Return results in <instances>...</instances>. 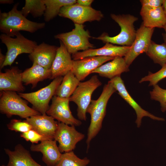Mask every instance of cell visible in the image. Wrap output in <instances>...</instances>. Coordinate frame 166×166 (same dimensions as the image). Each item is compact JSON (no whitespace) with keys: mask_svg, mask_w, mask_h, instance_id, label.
Instances as JSON below:
<instances>
[{"mask_svg":"<svg viewBox=\"0 0 166 166\" xmlns=\"http://www.w3.org/2000/svg\"><path fill=\"white\" fill-rule=\"evenodd\" d=\"M116 91L112 83L109 81L104 85L99 98L96 100H91L87 110V113H89L91 116L86 140L87 151L89 148L90 142L97 135L102 128L108 101L111 96Z\"/></svg>","mask_w":166,"mask_h":166,"instance_id":"obj_1","label":"cell"},{"mask_svg":"<svg viewBox=\"0 0 166 166\" xmlns=\"http://www.w3.org/2000/svg\"><path fill=\"white\" fill-rule=\"evenodd\" d=\"M19 3L15 4L8 12L0 14V30L8 36L13 37L21 31L34 33L43 28L44 22L38 23L31 21L26 18L17 7Z\"/></svg>","mask_w":166,"mask_h":166,"instance_id":"obj_2","label":"cell"},{"mask_svg":"<svg viewBox=\"0 0 166 166\" xmlns=\"http://www.w3.org/2000/svg\"><path fill=\"white\" fill-rule=\"evenodd\" d=\"M110 17L120 27V33L113 37H110L103 33L98 37H93V38L101 40L105 43L131 46L135 40L136 34L134 23L138 20V18L130 14L116 15L112 14Z\"/></svg>","mask_w":166,"mask_h":166,"instance_id":"obj_3","label":"cell"},{"mask_svg":"<svg viewBox=\"0 0 166 166\" xmlns=\"http://www.w3.org/2000/svg\"><path fill=\"white\" fill-rule=\"evenodd\" d=\"M0 111L7 117L17 115L26 119L41 114L28 105L27 101L23 99L15 92L3 91L0 93Z\"/></svg>","mask_w":166,"mask_h":166,"instance_id":"obj_4","label":"cell"},{"mask_svg":"<svg viewBox=\"0 0 166 166\" xmlns=\"http://www.w3.org/2000/svg\"><path fill=\"white\" fill-rule=\"evenodd\" d=\"M101 84L97 76L94 75L87 81L80 82L69 98V101L74 102L77 106V115L80 120H86L87 110L90 103L92 94Z\"/></svg>","mask_w":166,"mask_h":166,"instance_id":"obj_5","label":"cell"},{"mask_svg":"<svg viewBox=\"0 0 166 166\" xmlns=\"http://www.w3.org/2000/svg\"><path fill=\"white\" fill-rule=\"evenodd\" d=\"M75 27L69 32L61 33L54 36L64 44L68 52L73 54L78 51L93 49L94 45L89 42L91 37L89 31L85 30L82 24H74Z\"/></svg>","mask_w":166,"mask_h":166,"instance_id":"obj_6","label":"cell"},{"mask_svg":"<svg viewBox=\"0 0 166 166\" xmlns=\"http://www.w3.org/2000/svg\"><path fill=\"white\" fill-rule=\"evenodd\" d=\"M13 38L4 34L0 36L2 43L5 44L7 50L6 55L5 61L0 69L4 67L11 66L17 56L23 53H31L37 46V43L27 39L20 32Z\"/></svg>","mask_w":166,"mask_h":166,"instance_id":"obj_7","label":"cell"},{"mask_svg":"<svg viewBox=\"0 0 166 166\" xmlns=\"http://www.w3.org/2000/svg\"><path fill=\"white\" fill-rule=\"evenodd\" d=\"M63 78V77H57L47 86L36 91L26 93H18V94L31 103L33 109L42 115L46 114V113L49 107V102L55 95Z\"/></svg>","mask_w":166,"mask_h":166,"instance_id":"obj_8","label":"cell"},{"mask_svg":"<svg viewBox=\"0 0 166 166\" xmlns=\"http://www.w3.org/2000/svg\"><path fill=\"white\" fill-rule=\"evenodd\" d=\"M58 15L70 19L74 24L82 25L87 22L99 21L104 17L101 11L76 3L62 7Z\"/></svg>","mask_w":166,"mask_h":166,"instance_id":"obj_9","label":"cell"},{"mask_svg":"<svg viewBox=\"0 0 166 166\" xmlns=\"http://www.w3.org/2000/svg\"><path fill=\"white\" fill-rule=\"evenodd\" d=\"M75 126L58 122L54 139L58 142L61 153L73 151L77 144L84 138L85 135L77 131Z\"/></svg>","mask_w":166,"mask_h":166,"instance_id":"obj_10","label":"cell"},{"mask_svg":"<svg viewBox=\"0 0 166 166\" xmlns=\"http://www.w3.org/2000/svg\"><path fill=\"white\" fill-rule=\"evenodd\" d=\"M52 103L46 114L53 117L58 122L69 125L79 126L82 124L81 121L75 118L69 108V98L54 95L52 99Z\"/></svg>","mask_w":166,"mask_h":166,"instance_id":"obj_11","label":"cell"},{"mask_svg":"<svg viewBox=\"0 0 166 166\" xmlns=\"http://www.w3.org/2000/svg\"><path fill=\"white\" fill-rule=\"evenodd\" d=\"M154 29L145 26L143 23L136 31L135 40L126 55L124 57L128 66L140 54L146 53L151 41Z\"/></svg>","mask_w":166,"mask_h":166,"instance_id":"obj_12","label":"cell"},{"mask_svg":"<svg viewBox=\"0 0 166 166\" xmlns=\"http://www.w3.org/2000/svg\"><path fill=\"white\" fill-rule=\"evenodd\" d=\"M114 88L118 92L119 95L134 110L136 115L135 123L138 128L141 124L142 118L148 117L152 119L160 121H164L165 119L162 117H156L148 111L144 109L134 100L129 94L125 87L124 81L121 76H118L110 79Z\"/></svg>","mask_w":166,"mask_h":166,"instance_id":"obj_13","label":"cell"},{"mask_svg":"<svg viewBox=\"0 0 166 166\" xmlns=\"http://www.w3.org/2000/svg\"><path fill=\"white\" fill-rule=\"evenodd\" d=\"M115 57L106 56H92L83 59L73 60L71 71L80 81L97 68Z\"/></svg>","mask_w":166,"mask_h":166,"instance_id":"obj_14","label":"cell"},{"mask_svg":"<svg viewBox=\"0 0 166 166\" xmlns=\"http://www.w3.org/2000/svg\"><path fill=\"white\" fill-rule=\"evenodd\" d=\"M130 47L117 46L109 43H106L101 48L90 49L72 54V57L73 60H75L92 56L124 57L129 51Z\"/></svg>","mask_w":166,"mask_h":166,"instance_id":"obj_15","label":"cell"},{"mask_svg":"<svg viewBox=\"0 0 166 166\" xmlns=\"http://www.w3.org/2000/svg\"><path fill=\"white\" fill-rule=\"evenodd\" d=\"M24 121L30 124L32 129L49 140H54L58 122L47 114L34 116Z\"/></svg>","mask_w":166,"mask_h":166,"instance_id":"obj_16","label":"cell"},{"mask_svg":"<svg viewBox=\"0 0 166 166\" xmlns=\"http://www.w3.org/2000/svg\"><path fill=\"white\" fill-rule=\"evenodd\" d=\"M71 54L68 52L63 43L60 42L56 54L52 65L50 70L52 73L51 79L59 77H63L71 70L73 60Z\"/></svg>","mask_w":166,"mask_h":166,"instance_id":"obj_17","label":"cell"},{"mask_svg":"<svg viewBox=\"0 0 166 166\" xmlns=\"http://www.w3.org/2000/svg\"><path fill=\"white\" fill-rule=\"evenodd\" d=\"M30 148L32 151L42 153V160L47 166H55L62 154L54 140H43L37 144H33Z\"/></svg>","mask_w":166,"mask_h":166,"instance_id":"obj_18","label":"cell"},{"mask_svg":"<svg viewBox=\"0 0 166 166\" xmlns=\"http://www.w3.org/2000/svg\"><path fill=\"white\" fill-rule=\"evenodd\" d=\"M58 47L44 42L37 45L29 56L33 63L50 69L55 57Z\"/></svg>","mask_w":166,"mask_h":166,"instance_id":"obj_19","label":"cell"},{"mask_svg":"<svg viewBox=\"0 0 166 166\" xmlns=\"http://www.w3.org/2000/svg\"><path fill=\"white\" fill-rule=\"evenodd\" d=\"M22 72L16 67L6 69L0 73V91H12L19 93L25 90L23 85Z\"/></svg>","mask_w":166,"mask_h":166,"instance_id":"obj_20","label":"cell"},{"mask_svg":"<svg viewBox=\"0 0 166 166\" xmlns=\"http://www.w3.org/2000/svg\"><path fill=\"white\" fill-rule=\"evenodd\" d=\"M129 71V66L123 57H116L110 62L102 65L94 70L92 73H97L99 76L110 79L120 76L124 72Z\"/></svg>","mask_w":166,"mask_h":166,"instance_id":"obj_21","label":"cell"},{"mask_svg":"<svg viewBox=\"0 0 166 166\" xmlns=\"http://www.w3.org/2000/svg\"><path fill=\"white\" fill-rule=\"evenodd\" d=\"M9 157L7 166H42L32 158L29 151L20 144H17L14 151L5 148Z\"/></svg>","mask_w":166,"mask_h":166,"instance_id":"obj_22","label":"cell"},{"mask_svg":"<svg viewBox=\"0 0 166 166\" xmlns=\"http://www.w3.org/2000/svg\"><path fill=\"white\" fill-rule=\"evenodd\" d=\"M140 14L142 23L147 27L163 28L166 25V17L162 6L151 9L141 7Z\"/></svg>","mask_w":166,"mask_h":166,"instance_id":"obj_23","label":"cell"},{"mask_svg":"<svg viewBox=\"0 0 166 166\" xmlns=\"http://www.w3.org/2000/svg\"><path fill=\"white\" fill-rule=\"evenodd\" d=\"M22 81L25 85L31 84L33 88L39 81L50 78L52 76L50 69H46L38 64L33 63L31 67L22 73Z\"/></svg>","mask_w":166,"mask_h":166,"instance_id":"obj_24","label":"cell"},{"mask_svg":"<svg viewBox=\"0 0 166 166\" xmlns=\"http://www.w3.org/2000/svg\"><path fill=\"white\" fill-rule=\"evenodd\" d=\"M80 81L70 71L63 77L62 81L58 87L55 95L69 98Z\"/></svg>","mask_w":166,"mask_h":166,"instance_id":"obj_25","label":"cell"},{"mask_svg":"<svg viewBox=\"0 0 166 166\" xmlns=\"http://www.w3.org/2000/svg\"><path fill=\"white\" fill-rule=\"evenodd\" d=\"M46 9L44 16L48 22L58 15L61 8L64 6L76 3V0H42Z\"/></svg>","mask_w":166,"mask_h":166,"instance_id":"obj_26","label":"cell"},{"mask_svg":"<svg viewBox=\"0 0 166 166\" xmlns=\"http://www.w3.org/2000/svg\"><path fill=\"white\" fill-rule=\"evenodd\" d=\"M147 55L153 61L162 66L166 64V44L156 43L151 41L146 52Z\"/></svg>","mask_w":166,"mask_h":166,"instance_id":"obj_27","label":"cell"},{"mask_svg":"<svg viewBox=\"0 0 166 166\" xmlns=\"http://www.w3.org/2000/svg\"><path fill=\"white\" fill-rule=\"evenodd\" d=\"M45 9L42 0H26L25 5L21 11L26 17L30 14L34 17L37 18L44 15Z\"/></svg>","mask_w":166,"mask_h":166,"instance_id":"obj_28","label":"cell"},{"mask_svg":"<svg viewBox=\"0 0 166 166\" xmlns=\"http://www.w3.org/2000/svg\"><path fill=\"white\" fill-rule=\"evenodd\" d=\"M90 160L86 157L81 159L71 151L62 154L55 166H86Z\"/></svg>","mask_w":166,"mask_h":166,"instance_id":"obj_29","label":"cell"},{"mask_svg":"<svg viewBox=\"0 0 166 166\" xmlns=\"http://www.w3.org/2000/svg\"><path fill=\"white\" fill-rule=\"evenodd\" d=\"M153 86L152 91L150 92L151 98L159 101L162 112L166 111V89H163L156 84Z\"/></svg>","mask_w":166,"mask_h":166,"instance_id":"obj_30","label":"cell"},{"mask_svg":"<svg viewBox=\"0 0 166 166\" xmlns=\"http://www.w3.org/2000/svg\"><path fill=\"white\" fill-rule=\"evenodd\" d=\"M166 78V64L162 66V68L157 72L153 73L149 72L148 75L142 78L139 81L140 83L144 81H149V86L156 85L162 79Z\"/></svg>","mask_w":166,"mask_h":166,"instance_id":"obj_31","label":"cell"},{"mask_svg":"<svg viewBox=\"0 0 166 166\" xmlns=\"http://www.w3.org/2000/svg\"><path fill=\"white\" fill-rule=\"evenodd\" d=\"M8 129L16 132L24 133L32 129V126L24 120L13 119L7 124Z\"/></svg>","mask_w":166,"mask_h":166,"instance_id":"obj_32","label":"cell"},{"mask_svg":"<svg viewBox=\"0 0 166 166\" xmlns=\"http://www.w3.org/2000/svg\"><path fill=\"white\" fill-rule=\"evenodd\" d=\"M20 136L26 140L30 141L33 144L38 143L39 141L49 140L32 129L27 132L22 133Z\"/></svg>","mask_w":166,"mask_h":166,"instance_id":"obj_33","label":"cell"},{"mask_svg":"<svg viewBox=\"0 0 166 166\" xmlns=\"http://www.w3.org/2000/svg\"><path fill=\"white\" fill-rule=\"evenodd\" d=\"M142 7L147 9H155L162 6L163 0H141Z\"/></svg>","mask_w":166,"mask_h":166,"instance_id":"obj_34","label":"cell"},{"mask_svg":"<svg viewBox=\"0 0 166 166\" xmlns=\"http://www.w3.org/2000/svg\"><path fill=\"white\" fill-rule=\"evenodd\" d=\"M93 1V0H77L76 3L82 6L90 7Z\"/></svg>","mask_w":166,"mask_h":166,"instance_id":"obj_35","label":"cell"},{"mask_svg":"<svg viewBox=\"0 0 166 166\" xmlns=\"http://www.w3.org/2000/svg\"><path fill=\"white\" fill-rule=\"evenodd\" d=\"M6 59V55H4L0 51V67L1 68L3 64Z\"/></svg>","mask_w":166,"mask_h":166,"instance_id":"obj_36","label":"cell"},{"mask_svg":"<svg viewBox=\"0 0 166 166\" xmlns=\"http://www.w3.org/2000/svg\"><path fill=\"white\" fill-rule=\"evenodd\" d=\"M13 0H0V3L2 4H11L14 3Z\"/></svg>","mask_w":166,"mask_h":166,"instance_id":"obj_37","label":"cell"},{"mask_svg":"<svg viewBox=\"0 0 166 166\" xmlns=\"http://www.w3.org/2000/svg\"><path fill=\"white\" fill-rule=\"evenodd\" d=\"M162 6L166 17V0H163V2Z\"/></svg>","mask_w":166,"mask_h":166,"instance_id":"obj_38","label":"cell"},{"mask_svg":"<svg viewBox=\"0 0 166 166\" xmlns=\"http://www.w3.org/2000/svg\"><path fill=\"white\" fill-rule=\"evenodd\" d=\"M165 30V33L164 34V40L165 43L166 44V25L163 28Z\"/></svg>","mask_w":166,"mask_h":166,"instance_id":"obj_39","label":"cell"},{"mask_svg":"<svg viewBox=\"0 0 166 166\" xmlns=\"http://www.w3.org/2000/svg\"><path fill=\"white\" fill-rule=\"evenodd\" d=\"M1 166H5V165H2Z\"/></svg>","mask_w":166,"mask_h":166,"instance_id":"obj_40","label":"cell"}]
</instances>
